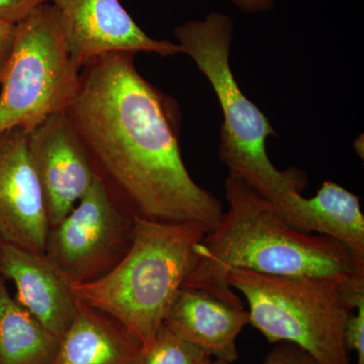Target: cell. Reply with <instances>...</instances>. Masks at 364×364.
<instances>
[{
	"label": "cell",
	"mask_w": 364,
	"mask_h": 364,
	"mask_svg": "<svg viewBox=\"0 0 364 364\" xmlns=\"http://www.w3.org/2000/svg\"><path fill=\"white\" fill-rule=\"evenodd\" d=\"M225 191L228 210L196 245L195 267L183 287L244 308L228 282L230 272L237 268L279 277H364L342 244L294 229L274 205L240 179L228 176Z\"/></svg>",
	"instance_id": "obj_2"
},
{
	"label": "cell",
	"mask_w": 364,
	"mask_h": 364,
	"mask_svg": "<svg viewBox=\"0 0 364 364\" xmlns=\"http://www.w3.org/2000/svg\"><path fill=\"white\" fill-rule=\"evenodd\" d=\"M135 56L109 53L88 62L67 116L95 176L127 212L210 233L224 215L222 202L188 173L179 105L141 75Z\"/></svg>",
	"instance_id": "obj_1"
},
{
	"label": "cell",
	"mask_w": 364,
	"mask_h": 364,
	"mask_svg": "<svg viewBox=\"0 0 364 364\" xmlns=\"http://www.w3.org/2000/svg\"><path fill=\"white\" fill-rule=\"evenodd\" d=\"M208 354L163 324L139 364H212Z\"/></svg>",
	"instance_id": "obj_16"
},
{
	"label": "cell",
	"mask_w": 364,
	"mask_h": 364,
	"mask_svg": "<svg viewBox=\"0 0 364 364\" xmlns=\"http://www.w3.org/2000/svg\"><path fill=\"white\" fill-rule=\"evenodd\" d=\"M18 23L0 18V83L16 47Z\"/></svg>",
	"instance_id": "obj_20"
},
{
	"label": "cell",
	"mask_w": 364,
	"mask_h": 364,
	"mask_svg": "<svg viewBox=\"0 0 364 364\" xmlns=\"http://www.w3.org/2000/svg\"><path fill=\"white\" fill-rule=\"evenodd\" d=\"M345 345L358 355V364H364V301L358 304L345 326Z\"/></svg>",
	"instance_id": "obj_17"
},
{
	"label": "cell",
	"mask_w": 364,
	"mask_h": 364,
	"mask_svg": "<svg viewBox=\"0 0 364 364\" xmlns=\"http://www.w3.org/2000/svg\"><path fill=\"white\" fill-rule=\"evenodd\" d=\"M51 0H0V18L18 23L26 18L33 9Z\"/></svg>",
	"instance_id": "obj_19"
},
{
	"label": "cell",
	"mask_w": 364,
	"mask_h": 364,
	"mask_svg": "<svg viewBox=\"0 0 364 364\" xmlns=\"http://www.w3.org/2000/svg\"><path fill=\"white\" fill-rule=\"evenodd\" d=\"M134 218L95 176L70 213L50 228L45 257L73 286L104 277L130 247Z\"/></svg>",
	"instance_id": "obj_7"
},
{
	"label": "cell",
	"mask_w": 364,
	"mask_h": 364,
	"mask_svg": "<svg viewBox=\"0 0 364 364\" xmlns=\"http://www.w3.org/2000/svg\"><path fill=\"white\" fill-rule=\"evenodd\" d=\"M228 282L247 301L249 324L269 343L289 342L318 364H351L349 316L364 301V277H291L231 270Z\"/></svg>",
	"instance_id": "obj_5"
},
{
	"label": "cell",
	"mask_w": 364,
	"mask_h": 364,
	"mask_svg": "<svg viewBox=\"0 0 364 364\" xmlns=\"http://www.w3.org/2000/svg\"><path fill=\"white\" fill-rule=\"evenodd\" d=\"M143 348L114 318L78 301L51 364H139Z\"/></svg>",
	"instance_id": "obj_14"
},
{
	"label": "cell",
	"mask_w": 364,
	"mask_h": 364,
	"mask_svg": "<svg viewBox=\"0 0 364 364\" xmlns=\"http://www.w3.org/2000/svg\"><path fill=\"white\" fill-rule=\"evenodd\" d=\"M233 31V20L215 11L205 20L186 21L173 33L182 54L193 60L221 105L220 161L226 165L230 176L282 210L294 196L301 195L306 177L299 170L280 171L268 157V136L277 134L235 78L230 64Z\"/></svg>",
	"instance_id": "obj_4"
},
{
	"label": "cell",
	"mask_w": 364,
	"mask_h": 364,
	"mask_svg": "<svg viewBox=\"0 0 364 364\" xmlns=\"http://www.w3.org/2000/svg\"><path fill=\"white\" fill-rule=\"evenodd\" d=\"M208 234L193 224L135 215L124 257L104 277L73 284L76 299L114 318L149 346L195 267L196 245Z\"/></svg>",
	"instance_id": "obj_3"
},
{
	"label": "cell",
	"mask_w": 364,
	"mask_h": 364,
	"mask_svg": "<svg viewBox=\"0 0 364 364\" xmlns=\"http://www.w3.org/2000/svg\"><path fill=\"white\" fill-rule=\"evenodd\" d=\"M49 230L28 133L21 129L7 131L0 135V242L45 255Z\"/></svg>",
	"instance_id": "obj_9"
},
{
	"label": "cell",
	"mask_w": 364,
	"mask_h": 364,
	"mask_svg": "<svg viewBox=\"0 0 364 364\" xmlns=\"http://www.w3.org/2000/svg\"><path fill=\"white\" fill-rule=\"evenodd\" d=\"M163 324L214 360L234 363L239 359L237 338L249 324V313L207 291L182 287Z\"/></svg>",
	"instance_id": "obj_12"
},
{
	"label": "cell",
	"mask_w": 364,
	"mask_h": 364,
	"mask_svg": "<svg viewBox=\"0 0 364 364\" xmlns=\"http://www.w3.org/2000/svg\"><path fill=\"white\" fill-rule=\"evenodd\" d=\"M59 343L11 296L0 275V364H51Z\"/></svg>",
	"instance_id": "obj_15"
},
{
	"label": "cell",
	"mask_w": 364,
	"mask_h": 364,
	"mask_svg": "<svg viewBox=\"0 0 364 364\" xmlns=\"http://www.w3.org/2000/svg\"><path fill=\"white\" fill-rule=\"evenodd\" d=\"M245 14L267 13L274 6V0H230Z\"/></svg>",
	"instance_id": "obj_21"
},
{
	"label": "cell",
	"mask_w": 364,
	"mask_h": 364,
	"mask_svg": "<svg viewBox=\"0 0 364 364\" xmlns=\"http://www.w3.org/2000/svg\"><path fill=\"white\" fill-rule=\"evenodd\" d=\"M279 213L298 231L339 242L364 272V215L358 196L336 182L326 181L314 198L296 196Z\"/></svg>",
	"instance_id": "obj_13"
},
{
	"label": "cell",
	"mask_w": 364,
	"mask_h": 364,
	"mask_svg": "<svg viewBox=\"0 0 364 364\" xmlns=\"http://www.w3.org/2000/svg\"><path fill=\"white\" fill-rule=\"evenodd\" d=\"M0 275L16 287V299L61 339L78 308L72 284L45 255L0 242Z\"/></svg>",
	"instance_id": "obj_11"
},
{
	"label": "cell",
	"mask_w": 364,
	"mask_h": 364,
	"mask_svg": "<svg viewBox=\"0 0 364 364\" xmlns=\"http://www.w3.org/2000/svg\"><path fill=\"white\" fill-rule=\"evenodd\" d=\"M212 364H234L213 360ZM263 364H318L305 350L289 342H279L268 354Z\"/></svg>",
	"instance_id": "obj_18"
},
{
	"label": "cell",
	"mask_w": 364,
	"mask_h": 364,
	"mask_svg": "<svg viewBox=\"0 0 364 364\" xmlns=\"http://www.w3.org/2000/svg\"><path fill=\"white\" fill-rule=\"evenodd\" d=\"M58 11L51 2L18 23L16 47L0 87V135L30 133L48 117L65 112L79 86Z\"/></svg>",
	"instance_id": "obj_6"
},
{
	"label": "cell",
	"mask_w": 364,
	"mask_h": 364,
	"mask_svg": "<svg viewBox=\"0 0 364 364\" xmlns=\"http://www.w3.org/2000/svg\"><path fill=\"white\" fill-rule=\"evenodd\" d=\"M28 148L44 193L50 228L58 225L92 186L95 173L66 112L28 133Z\"/></svg>",
	"instance_id": "obj_10"
},
{
	"label": "cell",
	"mask_w": 364,
	"mask_h": 364,
	"mask_svg": "<svg viewBox=\"0 0 364 364\" xmlns=\"http://www.w3.org/2000/svg\"><path fill=\"white\" fill-rule=\"evenodd\" d=\"M58 11L72 62L81 70L91 60L109 53L181 54V46L149 37L119 0H51Z\"/></svg>",
	"instance_id": "obj_8"
}]
</instances>
